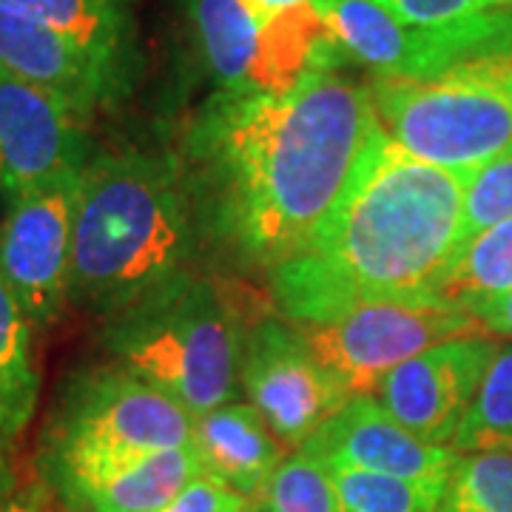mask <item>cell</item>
<instances>
[{
	"label": "cell",
	"mask_w": 512,
	"mask_h": 512,
	"mask_svg": "<svg viewBox=\"0 0 512 512\" xmlns=\"http://www.w3.org/2000/svg\"><path fill=\"white\" fill-rule=\"evenodd\" d=\"M467 174L421 163L382 134L302 254L271 271L276 305L296 325L370 302L433 299L458 248Z\"/></svg>",
	"instance_id": "2"
},
{
	"label": "cell",
	"mask_w": 512,
	"mask_h": 512,
	"mask_svg": "<svg viewBox=\"0 0 512 512\" xmlns=\"http://www.w3.org/2000/svg\"><path fill=\"white\" fill-rule=\"evenodd\" d=\"M507 291H512V217L461 242L430 296L467 311L478 299Z\"/></svg>",
	"instance_id": "19"
},
{
	"label": "cell",
	"mask_w": 512,
	"mask_h": 512,
	"mask_svg": "<svg viewBox=\"0 0 512 512\" xmlns=\"http://www.w3.org/2000/svg\"><path fill=\"white\" fill-rule=\"evenodd\" d=\"M106 345L120 365L171 396L194 419L237 393L239 330L211 282L177 274L111 313Z\"/></svg>",
	"instance_id": "4"
},
{
	"label": "cell",
	"mask_w": 512,
	"mask_h": 512,
	"mask_svg": "<svg viewBox=\"0 0 512 512\" xmlns=\"http://www.w3.org/2000/svg\"><path fill=\"white\" fill-rule=\"evenodd\" d=\"M370 94L384 134L421 163L470 174L512 143V46L433 77L373 74Z\"/></svg>",
	"instance_id": "5"
},
{
	"label": "cell",
	"mask_w": 512,
	"mask_h": 512,
	"mask_svg": "<svg viewBox=\"0 0 512 512\" xmlns=\"http://www.w3.org/2000/svg\"><path fill=\"white\" fill-rule=\"evenodd\" d=\"M0 72L55 94L83 120L126 89L128 72L69 37L0 9Z\"/></svg>",
	"instance_id": "13"
},
{
	"label": "cell",
	"mask_w": 512,
	"mask_h": 512,
	"mask_svg": "<svg viewBox=\"0 0 512 512\" xmlns=\"http://www.w3.org/2000/svg\"><path fill=\"white\" fill-rule=\"evenodd\" d=\"M453 453H512V345H498L450 444Z\"/></svg>",
	"instance_id": "20"
},
{
	"label": "cell",
	"mask_w": 512,
	"mask_h": 512,
	"mask_svg": "<svg viewBox=\"0 0 512 512\" xmlns=\"http://www.w3.org/2000/svg\"><path fill=\"white\" fill-rule=\"evenodd\" d=\"M512 217V143L467 174L458 245Z\"/></svg>",
	"instance_id": "24"
},
{
	"label": "cell",
	"mask_w": 512,
	"mask_h": 512,
	"mask_svg": "<svg viewBox=\"0 0 512 512\" xmlns=\"http://www.w3.org/2000/svg\"><path fill=\"white\" fill-rule=\"evenodd\" d=\"M467 311L476 316V322L487 336H504L512 339V291L498 293V296H487L473 302Z\"/></svg>",
	"instance_id": "27"
},
{
	"label": "cell",
	"mask_w": 512,
	"mask_h": 512,
	"mask_svg": "<svg viewBox=\"0 0 512 512\" xmlns=\"http://www.w3.org/2000/svg\"><path fill=\"white\" fill-rule=\"evenodd\" d=\"M379 134L370 86L313 69L285 94L220 92L191 148L222 234L274 271L311 245Z\"/></svg>",
	"instance_id": "1"
},
{
	"label": "cell",
	"mask_w": 512,
	"mask_h": 512,
	"mask_svg": "<svg viewBox=\"0 0 512 512\" xmlns=\"http://www.w3.org/2000/svg\"><path fill=\"white\" fill-rule=\"evenodd\" d=\"M191 211L174 160L126 151L83 165L69 299L117 313L183 274Z\"/></svg>",
	"instance_id": "3"
},
{
	"label": "cell",
	"mask_w": 512,
	"mask_h": 512,
	"mask_svg": "<svg viewBox=\"0 0 512 512\" xmlns=\"http://www.w3.org/2000/svg\"><path fill=\"white\" fill-rule=\"evenodd\" d=\"M197 473L200 461L194 447L163 450L97 481L74 501L89 512H160Z\"/></svg>",
	"instance_id": "16"
},
{
	"label": "cell",
	"mask_w": 512,
	"mask_h": 512,
	"mask_svg": "<svg viewBox=\"0 0 512 512\" xmlns=\"http://www.w3.org/2000/svg\"><path fill=\"white\" fill-rule=\"evenodd\" d=\"M83 165V117L55 94L0 72V194L18 197Z\"/></svg>",
	"instance_id": "11"
},
{
	"label": "cell",
	"mask_w": 512,
	"mask_h": 512,
	"mask_svg": "<svg viewBox=\"0 0 512 512\" xmlns=\"http://www.w3.org/2000/svg\"><path fill=\"white\" fill-rule=\"evenodd\" d=\"M202 57L222 92L248 94L259 32L265 20L245 0H191Z\"/></svg>",
	"instance_id": "17"
},
{
	"label": "cell",
	"mask_w": 512,
	"mask_h": 512,
	"mask_svg": "<svg viewBox=\"0 0 512 512\" xmlns=\"http://www.w3.org/2000/svg\"><path fill=\"white\" fill-rule=\"evenodd\" d=\"M191 447L202 473L245 498H251L285 458V447L254 407L234 402L194 419Z\"/></svg>",
	"instance_id": "14"
},
{
	"label": "cell",
	"mask_w": 512,
	"mask_h": 512,
	"mask_svg": "<svg viewBox=\"0 0 512 512\" xmlns=\"http://www.w3.org/2000/svg\"><path fill=\"white\" fill-rule=\"evenodd\" d=\"M245 3L254 9L256 18L268 20V18H274L276 12L291 9V6H296V3H305V0H245Z\"/></svg>",
	"instance_id": "28"
},
{
	"label": "cell",
	"mask_w": 512,
	"mask_h": 512,
	"mask_svg": "<svg viewBox=\"0 0 512 512\" xmlns=\"http://www.w3.org/2000/svg\"><path fill=\"white\" fill-rule=\"evenodd\" d=\"M160 512H245V495L200 470Z\"/></svg>",
	"instance_id": "26"
},
{
	"label": "cell",
	"mask_w": 512,
	"mask_h": 512,
	"mask_svg": "<svg viewBox=\"0 0 512 512\" xmlns=\"http://www.w3.org/2000/svg\"><path fill=\"white\" fill-rule=\"evenodd\" d=\"M302 453L325 467L407 478L439 490L447 487L458 456L450 447L427 444L404 430L376 396H350V402L313 433Z\"/></svg>",
	"instance_id": "12"
},
{
	"label": "cell",
	"mask_w": 512,
	"mask_h": 512,
	"mask_svg": "<svg viewBox=\"0 0 512 512\" xmlns=\"http://www.w3.org/2000/svg\"><path fill=\"white\" fill-rule=\"evenodd\" d=\"M495 350L487 336L436 345L390 370L373 396L413 436L450 447Z\"/></svg>",
	"instance_id": "10"
},
{
	"label": "cell",
	"mask_w": 512,
	"mask_h": 512,
	"mask_svg": "<svg viewBox=\"0 0 512 512\" xmlns=\"http://www.w3.org/2000/svg\"><path fill=\"white\" fill-rule=\"evenodd\" d=\"M80 174L83 168H72L12 197L0 225V276L32 328H49L69 299Z\"/></svg>",
	"instance_id": "8"
},
{
	"label": "cell",
	"mask_w": 512,
	"mask_h": 512,
	"mask_svg": "<svg viewBox=\"0 0 512 512\" xmlns=\"http://www.w3.org/2000/svg\"><path fill=\"white\" fill-rule=\"evenodd\" d=\"M32 333L35 328L18 296L0 276V447H9L35 416L40 373Z\"/></svg>",
	"instance_id": "18"
},
{
	"label": "cell",
	"mask_w": 512,
	"mask_h": 512,
	"mask_svg": "<svg viewBox=\"0 0 512 512\" xmlns=\"http://www.w3.org/2000/svg\"><path fill=\"white\" fill-rule=\"evenodd\" d=\"M0 9L69 37L126 72L131 69L134 20L126 0H0Z\"/></svg>",
	"instance_id": "15"
},
{
	"label": "cell",
	"mask_w": 512,
	"mask_h": 512,
	"mask_svg": "<svg viewBox=\"0 0 512 512\" xmlns=\"http://www.w3.org/2000/svg\"><path fill=\"white\" fill-rule=\"evenodd\" d=\"M305 345L353 396H373L390 370L424 350L487 336L476 316L441 299L370 302L328 322L299 325Z\"/></svg>",
	"instance_id": "7"
},
{
	"label": "cell",
	"mask_w": 512,
	"mask_h": 512,
	"mask_svg": "<svg viewBox=\"0 0 512 512\" xmlns=\"http://www.w3.org/2000/svg\"><path fill=\"white\" fill-rule=\"evenodd\" d=\"M439 512H512V453H458Z\"/></svg>",
	"instance_id": "22"
},
{
	"label": "cell",
	"mask_w": 512,
	"mask_h": 512,
	"mask_svg": "<svg viewBox=\"0 0 512 512\" xmlns=\"http://www.w3.org/2000/svg\"><path fill=\"white\" fill-rule=\"evenodd\" d=\"M328 473L348 512H439L444 495L439 487L367 470L328 467Z\"/></svg>",
	"instance_id": "23"
},
{
	"label": "cell",
	"mask_w": 512,
	"mask_h": 512,
	"mask_svg": "<svg viewBox=\"0 0 512 512\" xmlns=\"http://www.w3.org/2000/svg\"><path fill=\"white\" fill-rule=\"evenodd\" d=\"M239 379L251 407L285 450H302L353 396L313 356L302 333L279 319L259 322L245 336Z\"/></svg>",
	"instance_id": "9"
},
{
	"label": "cell",
	"mask_w": 512,
	"mask_h": 512,
	"mask_svg": "<svg viewBox=\"0 0 512 512\" xmlns=\"http://www.w3.org/2000/svg\"><path fill=\"white\" fill-rule=\"evenodd\" d=\"M495 9H504V6H512V0H493Z\"/></svg>",
	"instance_id": "30"
},
{
	"label": "cell",
	"mask_w": 512,
	"mask_h": 512,
	"mask_svg": "<svg viewBox=\"0 0 512 512\" xmlns=\"http://www.w3.org/2000/svg\"><path fill=\"white\" fill-rule=\"evenodd\" d=\"M0 512H40L35 504L29 501H20V498H9V501H0Z\"/></svg>",
	"instance_id": "29"
},
{
	"label": "cell",
	"mask_w": 512,
	"mask_h": 512,
	"mask_svg": "<svg viewBox=\"0 0 512 512\" xmlns=\"http://www.w3.org/2000/svg\"><path fill=\"white\" fill-rule=\"evenodd\" d=\"M245 512H348L328 467L302 450L282 458L265 484L245 498Z\"/></svg>",
	"instance_id": "21"
},
{
	"label": "cell",
	"mask_w": 512,
	"mask_h": 512,
	"mask_svg": "<svg viewBox=\"0 0 512 512\" xmlns=\"http://www.w3.org/2000/svg\"><path fill=\"white\" fill-rule=\"evenodd\" d=\"M194 416L160 387L126 367H103L77 379L55 424V464L77 498L140 458L191 447Z\"/></svg>",
	"instance_id": "6"
},
{
	"label": "cell",
	"mask_w": 512,
	"mask_h": 512,
	"mask_svg": "<svg viewBox=\"0 0 512 512\" xmlns=\"http://www.w3.org/2000/svg\"><path fill=\"white\" fill-rule=\"evenodd\" d=\"M407 26H441L495 9L493 0H367Z\"/></svg>",
	"instance_id": "25"
}]
</instances>
